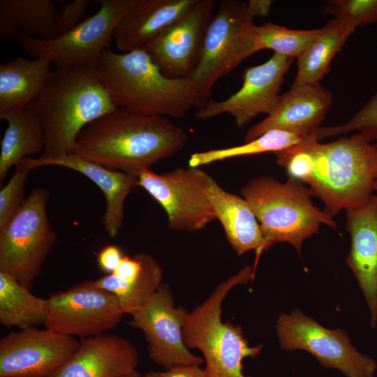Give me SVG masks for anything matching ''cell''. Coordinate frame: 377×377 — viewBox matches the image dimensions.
<instances>
[{"label":"cell","mask_w":377,"mask_h":377,"mask_svg":"<svg viewBox=\"0 0 377 377\" xmlns=\"http://www.w3.org/2000/svg\"><path fill=\"white\" fill-rule=\"evenodd\" d=\"M323 13L357 28L377 22V0H330Z\"/></svg>","instance_id":"1f68e13d"},{"label":"cell","mask_w":377,"mask_h":377,"mask_svg":"<svg viewBox=\"0 0 377 377\" xmlns=\"http://www.w3.org/2000/svg\"><path fill=\"white\" fill-rule=\"evenodd\" d=\"M274 154L276 163L306 184L332 217L374 195L377 145L362 133L327 143L312 138Z\"/></svg>","instance_id":"6da1fadb"},{"label":"cell","mask_w":377,"mask_h":377,"mask_svg":"<svg viewBox=\"0 0 377 377\" xmlns=\"http://www.w3.org/2000/svg\"><path fill=\"white\" fill-rule=\"evenodd\" d=\"M139 0H97L98 10L67 32L40 40L19 36L17 42L34 58H43L57 68L85 66L96 68L103 52L110 48L114 29Z\"/></svg>","instance_id":"9c48e42d"},{"label":"cell","mask_w":377,"mask_h":377,"mask_svg":"<svg viewBox=\"0 0 377 377\" xmlns=\"http://www.w3.org/2000/svg\"><path fill=\"white\" fill-rule=\"evenodd\" d=\"M142 270L140 253L133 256H124L113 274L120 281L129 283L138 278Z\"/></svg>","instance_id":"e575fe53"},{"label":"cell","mask_w":377,"mask_h":377,"mask_svg":"<svg viewBox=\"0 0 377 377\" xmlns=\"http://www.w3.org/2000/svg\"><path fill=\"white\" fill-rule=\"evenodd\" d=\"M253 276V269L244 267L219 283L202 304L188 313L183 339L188 348L202 352L207 377H251L244 374L242 361L256 357L263 346H250L241 326L223 322L221 314L222 303L229 291Z\"/></svg>","instance_id":"8992f818"},{"label":"cell","mask_w":377,"mask_h":377,"mask_svg":"<svg viewBox=\"0 0 377 377\" xmlns=\"http://www.w3.org/2000/svg\"><path fill=\"white\" fill-rule=\"evenodd\" d=\"M293 60L274 53L267 61L246 68L237 91L221 101L209 100L196 110L195 117L207 119L228 113L240 128L260 114L269 115L278 104L281 85Z\"/></svg>","instance_id":"9a60e30c"},{"label":"cell","mask_w":377,"mask_h":377,"mask_svg":"<svg viewBox=\"0 0 377 377\" xmlns=\"http://www.w3.org/2000/svg\"><path fill=\"white\" fill-rule=\"evenodd\" d=\"M139 364L136 346L114 334L82 338L71 358L52 377H122Z\"/></svg>","instance_id":"d6986e66"},{"label":"cell","mask_w":377,"mask_h":377,"mask_svg":"<svg viewBox=\"0 0 377 377\" xmlns=\"http://www.w3.org/2000/svg\"><path fill=\"white\" fill-rule=\"evenodd\" d=\"M312 138L318 140L317 131L306 135L272 129L241 145L193 153L188 160V166L199 168L201 165L237 156L265 152L276 153Z\"/></svg>","instance_id":"f1b7e54d"},{"label":"cell","mask_w":377,"mask_h":377,"mask_svg":"<svg viewBox=\"0 0 377 377\" xmlns=\"http://www.w3.org/2000/svg\"><path fill=\"white\" fill-rule=\"evenodd\" d=\"M352 131L363 133L377 145V91L348 121L338 126H321L318 133L323 139Z\"/></svg>","instance_id":"4dcf8cb0"},{"label":"cell","mask_w":377,"mask_h":377,"mask_svg":"<svg viewBox=\"0 0 377 377\" xmlns=\"http://www.w3.org/2000/svg\"><path fill=\"white\" fill-rule=\"evenodd\" d=\"M91 2L89 0H75L66 3L57 14L58 36L79 24Z\"/></svg>","instance_id":"836d02e7"},{"label":"cell","mask_w":377,"mask_h":377,"mask_svg":"<svg viewBox=\"0 0 377 377\" xmlns=\"http://www.w3.org/2000/svg\"><path fill=\"white\" fill-rule=\"evenodd\" d=\"M142 270L134 281L125 283L113 274L95 280L96 284L113 294L124 313L133 314L162 286L163 269L150 255L140 253Z\"/></svg>","instance_id":"83f0119b"},{"label":"cell","mask_w":377,"mask_h":377,"mask_svg":"<svg viewBox=\"0 0 377 377\" xmlns=\"http://www.w3.org/2000/svg\"><path fill=\"white\" fill-rule=\"evenodd\" d=\"M7 123L1 141L0 181L8 171L27 158L42 154L45 135L40 118L31 105L21 110L0 114Z\"/></svg>","instance_id":"cb8c5ba5"},{"label":"cell","mask_w":377,"mask_h":377,"mask_svg":"<svg viewBox=\"0 0 377 377\" xmlns=\"http://www.w3.org/2000/svg\"><path fill=\"white\" fill-rule=\"evenodd\" d=\"M143 377H207L205 369L197 366H178L165 371H149Z\"/></svg>","instance_id":"8d00e7d4"},{"label":"cell","mask_w":377,"mask_h":377,"mask_svg":"<svg viewBox=\"0 0 377 377\" xmlns=\"http://www.w3.org/2000/svg\"><path fill=\"white\" fill-rule=\"evenodd\" d=\"M216 3L199 0L193 8L159 34L145 50L161 71L175 79L189 78L195 70Z\"/></svg>","instance_id":"2e32d148"},{"label":"cell","mask_w":377,"mask_h":377,"mask_svg":"<svg viewBox=\"0 0 377 377\" xmlns=\"http://www.w3.org/2000/svg\"><path fill=\"white\" fill-rule=\"evenodd\" d=\"M258 50H272L287 57L297 59L321 34L323 29L296 30L272 22L255 25Z\"/></svg>","instance_id":"f546056e"},{"label":"cell","mask_w":377,"mask_h":377,"mask_svg":"<svg viewBox=\"0 0 377 377\" xmlns=\"http://www.w3.org/2000/svg\"><path fill=\"white\" fill-rule=\"evenodd\" d=\"M47 300L45 328L82 339L106 333L124 314L117 298L92 280L54 293Z\"/></svg>","instance_id":"7c38bea8"},{"label":"cell","mask_w":377,"mask_h":377,"mask_svg":"<svg viewBox=\"0 0 377 377\" xmlns=\"http://www.w3.org/2000/svg\"><path fill=\"white\" fill-rule=\"evenodd\" d=\"M274 1L270 0H250L247 3L249 15L253 19L256 16L266 17L269 15Z\"/></svg>","instance_id":"74e56055"},{"label":"cell","mask_w":377,"mask_h":377,"mask_svg":"<svg viewBox=\"0 0 377 377\" xmlns=\"http://www.w3.org/2000/svg\"><path fill=\"white\" fill-rule=\"evenodd\" d=\"M31 105L43 128L42 158L73 153L84 127L117 109L96 68L85 66L56 68Z\"/></svg>","instance_id":"3957f363"},{"label":"cell","mask_w":377,"mask_h":377,"mask_svg":"<svg viewBox=\"0 0 377 377\" xmlns=\"http://www.w3.org/2000/svg\"><path fill=\"white\" fill-rule=\"evenodd\" d=\"M122 377H140V375L137 371H135L134 372L125 375Z\"/></svg>","instance_id":"f35d334b"},{"label":"cell","mask_w":377,"mask_h":377,"mask_svg":"<svg viewBox=\"0 0 377 377\" xmlns=\"http://www.w3.org/2000/svg\"><path fill=\"white\" fill-rule=\"evenodd\" d=\"M79 344L73 337L47 328L11 332L0 340V377H52Z\"/></svg>","instance_id":"5bb4252c"},{"label":"cell","mask_w":377,"mask_h":377,"mask_svg":"<svg viewBox=\"0 0 377 377\" xmlns=\"http://www.w3.org/2000/svg\"><path fill=\"white\" fill-rule=\"evenodd\" d=\"M309 188L291 177L280 182L270 176L251 179L241 190L254 213L266 242H287L300 255L304 241L322 224L336 228L330 215L314 205Z\"/></svg>","instance_id":"5b68a950"},{"label":"cell","mask_w":377,"mask_h":377,"mask_svg":"<svg viewBox=\"0 0 377 377\" xmlns=\"http://www.w3.org/2000/svg\"><path fill=\"white\" fill-rule=\"evenodd\" d=\"M209 176L199 168L188 167L162 174L146 169L138 179L139 187L163 207L171 230L194 232L216 219L207 192Z\"/></svg>","instance_id":"8fae6325"},{"label":"cell","mask_w":377,"mask_h":377,"mask_svg":"<svg viewBox=\"0 0 377 377\" xmlns=\"http://www.w3.org/2000/svg\"><path fill=\"white\" fill-rule=\"evenodd\" d=\"M345 228L350 237L346 263L353 272L370 312L372 329L377 325V196L346 210Z\"/></svg>","instance_id":"e0dca14e"},{"label":"cell","mask_w":377,"mask_h":377,"mask_svg":"<svg viewBox=\"0 0 377 377\" xmlns=\"http://www.w3.org/2000/svg\"><path fill=\"white\" fill-rule=\"evenodd\" d=\"M123 257L119 247L107 245L98 252L97 264L102 271L110 274L114 272Z\"/></svg>","instance_id":"d590c367"},{"label":"cell","mask_w":377,"mask_h":377,"mask_svg":"<svg viewBox=\"0 0 377 377\" xmlns=\"http://www.w3.org/2000/svg\"><path fill=\"white\" fill-rule=\"evenodd\" d=\"M332 103L331 92L320 82L291 87L280 95L272 114L248 129L244 142L272 129L311 134L321 127Z\"/></svg>","instance_id":"ac0fdd59"},{"label":"cell","mask_w":377,"mask_h":377,"mask_svg":"<svg viewBox=\"0 0 377 377\" xmlns=\"http://www.w3.org/2000/svg\"><path fill=\"white\" fill-rule=\"evenodd\" d=\"M199 0H139L117 25V49L128 52L146 47L164 30L189 13Z\"/></svg>","instance_id":"44dd1931"},{"label":"cell","mask_w":377,"mask_h":377,"mask_svg":"<svg viewBox=\"0 0 377 377\" xmlns=\"http://www.w3.org/2000/svg\"><path fill=\"white\" fill-rule=\"evenodd\" d=\"M32 168L24 161L15 166L13 175L0 191V230L12 219L25 198L24 192Z\"/></svg>","instance_id":"d6a6232c"},{"label":"cell","mask_w":377,"mask_h":377,"mask_svg":"<svg viewBox=\"0 0 377 377\" xmlns=\"http://www.w3.org/2000/svg\"><path fill=\"white\" fill-rule=\"evenodd\" d=\"M374 195L377 196V166H376L375 181H374Z\"/></svg>","instance_id":"ab89813d"},{"label":"cell","mask_w":377,"mask_h":377,"mask_svg":"<svg viewBox=\"0 0 377 377\" xmlns=\"http://www.w3.org/2000/svg\"><path fill=\"white\" fill-rule=\"evenodd\" d=\"M207 192L216 219L238 256L253 250L258 258L269 249L271 246L265 239L254 213L242 196L226 191L210 175Z\"/></svg>","instance_id":"7402d4cb"},{"label":"cell","mask_w":377,"mask_h":377,"mask_svg":"<svg viewBox=\"0 0 377 377\" xmlns=\"http://www.w3.org/2000/svg\"><path fill=\"white\" fill-rule=\"evenodd\" d=\"M131 324L141 330L148 342V354L168 369L178 366H200L205 361L193 354L183 339L188 313L176 308L171 290L162 284L133 314Z\"/></svg>","instance_id":"4fadbf2b"},{"label":"cell","mask_w":377,"mask_h":377,"mask_svg":"<svg viewBox=\"0 0 377 377\" xmlns=\"http://www.w3.org/2000/svg\"><path fill=\"white\" fill-rule=\"evenodd\" d=\"M117 108L145 116L181 118L195 108L190 78L165 76L145 50H105L96 67Z\"/></svg>","instance_id":"277c9868"},{"label":"cell","mask_w":377,"mask_h":377,"mask_svg":"<svg viewBox=\"0 0 377 377\" xmlns=\"http://www.w3.org/2000/svg\"><path fill=\"white\" fill-rule=\"evenodd\" d=\"M58 12L51 0H1L0 38L19 36L45 40L58 36Z\"/></svg>","instance_id":"603a6c76"},{"label":"cell","mask_w":377,"mask_h":377,"mask_svg":"<svg viewBox=\"0 0 377 377\" xmlns=\"http://www.w3.org/2000/svg\"><path fill=\"white\" fill-rule=\"evenodd\" d=\"M32 170L42 166H59L77 171L92 181L103 193L106 207L103 215L105 230L116 237L122 226L124 202L130 193L139 187L138 176L109 169L73 153L54 158L40 157L24 160Z\"/></svg>","instance_id":"ffe728a7"},{"label":"cell","mask_w":377,"mask_h":377,"mask_svg":"<svg viewBox=\"0 0 377 377\" xmlns=\"http://www.w3.org/2000/svg\"><path fill=\"white\" fill-rule=\"evenodd\" d=\"M48 300L32 294L14 277L0 272V322L20 330L45 325Z\"/></svg>","instance_id":"4316f807"},{"label":"cell","mask_w":377,"mask_h":377,"mask_svg":"<svg viewBox=\"0 0 377 377\" xmlns=\"http://www.w3.org/2000/svg\"><path fill=\"white\" fill-rule=\"evenodd\" d=\"M276 329L283 350H306L323 366L337 369L346 377L375 376L376 360L358 352L344 330L326 328L298 309L280 313Z\"/></svg>","instance_id":"30bf717a"},{"label":"cell","mask_w":377,"mask_h":377,"mask_svg":"<svg viewBox=\"0 0 377 377\" xmlns=\"http://www.w3.org/2000/svg\"><path fill=\"white\" fill-rule=\"evenodd\" d=\"M252 18L247 3L223 0L207 27L198 64L189 77L195 108L210 100L214 84L243 60L257 52Z\"/></svg>","instance_id":"52a82bcc"},{"label":"cell","mask_w":377,"mask_h":377,"mask_svg":"<svg viewBox=\"0 0 377 377\" xmlns=\"http://www.w3.org/2000/svg\"><path fill=\"white\" fill-rule=\"evenodd\" d=\"M188 136L165 117L117 108L78 135L73 153L109 169L138 176L181 150Z\"/></svg>","instance_id":"7a4b0ae2"},{"label":"cell","mask_w":377,"mask_h":377,"mask_svg":"<svg viewBox=\"0 0 377 377\" xmlns=\"http://www.w3.org/2000/svg\"><path fill=\"white\" fill-rule=\"evenodd\" d=\"M321 34L297 59V72L292 87L320 82L330 71L332 61L356 28L333 19L322 27Z\"/></svg>","instance_id":"484cf974"},{"label":"cell","mask_w":377,"mask_h":377,"mask_svg":"<svg viewBox=\"0 0 377 377\" xmlns=\"http://www.w3.org/2000/svg\"><path fill=\"white\" fill-rule=\"evenodd\" d=\"M51 62L19 57L0 65V114L31 105L50 77Z\"/></svg>","instance_id":"d4e9b609"},{"label":"cell","mask_w":377,"mask_h":377,"mask_svg":"<svg viewBox=\"0 0 377 377\" xmlns=\"http://www.w3.org/2000/svg\"><path fill=\"white\" fill-rule=\"evenodd\" d=\"M50 195L46 188L34 187L0 230V272L29 290L57 241L47 212Z\"/></svg>","instance_id":"ba28073f"}]
</instances>
